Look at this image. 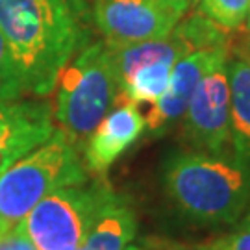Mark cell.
I'll list each match as a JSON object with an SVG mask.
<instances>
[{
	"mask_svg": "<svg viewBox=\"0 0 250 250\" xmlns=\"http://www.w3.org/2000/svg\"><path fill=\"white\" fill-rule=\"evenodd\" d=\"M0 32L26 93L46 97L63 67L89 43L87 9L82 0H0Z\"/></svg>",
	"mask_w": 250,
	"mask_h": 250,
	"instance_id": "6da1fadb",
	"label": "cell"
},
{
	"mask_svg": "<svg viewBox=\"0 0 250 250\" xmlns=\"http://www.w3.org/2000/svg\"><path fill=\"white\" fill-rule=\"evenodd\" d=\"M161 186L188 223L202 228L230 226L250 206V161L230 148L174 150L161 163Z\"/></svg>",
	"mask_w": 250,
	"mask_h": 250,
	"instance_id": "7a4b0ae2",
	"label": "cell"
},
{
	"mask_svg": "<svg viewBox=\"0 0 250 250\" xmlns=\"http://www.w3.org/2000/svg\"><path fill=\"white\" fill-rule=\"evenodd\" d=\"M82 148L63 130L0 172V233L15 230L46 195L87 182Z\"/></svg>",
	"mask_w": 250,
	"mask_h": 250,
	"instance_id": "3957f363",
	"label": "cell"
},
{
	"mask_svg": "<svg viewBox=\"0 0 250 250\" xmlns=\"http://www.w3.org/2000/svg\"><path fill=\"white\" fill-rule=\"evenodd\" d=\"M54 91V125L82 148L121 95L109 46L95 41L80 48L58 74Z\"/></svg>",
	"mask_w": 250,
	"mask_h": 250,
	"instance_id": "277c9868",
	"label": "cell"
},
{
	"mask_svg": "<svg viewBox=\"0 0 250 250\" xmlns=\"http://www.w3.org/2000/svg\"><path fill=\"white\" fill-rule=\"evenodd\" d=\"M113 195L115 191L102 176L91 184L65 186L46 195L19 228L37 250H78Z\"/></svg>",
	"mask_w": 250,
	"mask_h": 250,
	"instance_id": "5b68a950",
	"label": "cell"
},
{
	"mask_svg": "<svg viewBox=\"0 0 250 250\" xmlns=\"http://www.w3.org/2000/svg\"><path fill=\"white\" fill-rule=\"evenodd\" d=\"M224 58L198 80L182 117V139L189 148L223 152L230 146V83Z\"/></svg>",
	"mask_w": 250,
	"mask_h": 250,
	"instance_id": "8992f818",
	"label": "cell"
},
{
	"mask_svg": "<svg viewBox=\"0 0 250 250\" xmlns=\"http://www.w3.org/2000/svg\"><path fill=\"white\" fill-rule=\"evenodd\" d=\"M182 17L158 0H95L93 6V22L111 48L169 36Z\"/></svg>",
	"mask_w": 250,
	"mask_h": 250,
	"instance_id": "52a82bcc",
	"label": "cell"
},
{
	"mask_svg": "<svg viewBox=\"0 0 250 250\" xmlns=\"http://www.w3.org/2000/svg\"><path fill=\"white\" fill-rule=\"evenodd\" d=\"M224 58H228V48L221 46L189 52L172 65L165 95L152 104L150 111L145 117V128L148 130L150 137L167 134L172 126L182 121L198 80Z\"/></svg>",
	"mask_w": 250,
	"mask_h": 250,
	"instance_id": "ba28073f",
	"label": "cell"
},
{
	"mask_svg": "<svg viewBox=\"0 0 250 250\" xmlns=\"http://www.w3.org/2000/svg\"><path fill=\"white\" fill-rule=\"evenodd\" d=\"M52 106L39 100L0 102V172L54 134Z\"/></svg>",
	"mask_w": 250,
	"mask_h": 250,
	"instance_id": "9c48e42d",
	"label": "cell"
},
{
	"mask_svg": "<svg viewBox=\"0 0 250 250\" xmlns=\"http://www.w3.org/2000/svg\"><path fill=\"white\" fill-rule=\"evenodd\" d=\"M143 132L145 115L139 111L137 104L119 97L117 104L82 146V158L87 170L97 176H104Z\"/></svg>",
	"mask_w": 250,
	"mask_h": 250,
	"instance_id": "30bf717a",
	"label": "cell"
},
{
	"mask_svg": "<svg viewBox=\"0 0 250 250\" xmlns=\"http://www.w3.org/2000/svg\"><path fill=\"white\" fill-rule=\"evenodd\" d=\"M137 233L134 208L125 197L115 193L100 209L87 239L82 247L87 250H134L132 243Z\"/></svg>",
	"mask_w": 250,
	"mask_h": 250,
	"instance_id": "8fae6325",
	"label": "cell"
},
{
	"mask_svg": "<svg viewBox=\"0 0 250 250\" xmlns=\"http://www.w3.org/2000/svg\"><path fill=\"white\" fill-rule=\"evenodd\" d=\"M226 71L230 83V143L237 156L250 161V62L228 54Z\"/></svg>",
	"mask_w": 250,
	"mask_h": 250,
	"instance_id": "7c38bea8",
	"label": "cell"
},
{
	"mask_svg": "<svg viewBox=\"0 0 250 250\" xmlns=\"http://www.w3.org/2000/svg\"><path fill=\"white\" fill-rule=\"evenodd\" d=\"M170 69L167 62H150L137 67L123 83H121V99L130 100L134 104H154L165 95L169 87Z\"/></svg>",
	"mask_w": 250,
	"mask_h": 250,
	"instance_id": "4fadbf2b",
	"label": "cell"
},
{
	"mask_svg": "<svg viewBox=\"0 0 250 250\" xmlns=\"http://www.w3.org/2000/svg\"><path fill=\"white\" fill-rule=\"evenodd\" d=\"M198 11L228 32L245 26L250 11V0H198Z\"/></svg>",
	"mask_w": 250,
	"mask_h": 250,
	"instance_id": "5bb4252c",
	"label": "cell"
},
{
	"mask_svg": "<svg viewBox=\"0 0 250 250\" xmlns=\"http://www.w3.org/2000/svg\"><path fill=\"white\" fill-rule=\"evenodd\" d=\"M22 95H26L24 82L13 60V54L0 32V102L22 99Z\"/></svg>",
	"mask_w": 250,
	"mask_h": 250,
	"instance_id": "9a60e30c",
	"label": "cell"
},
{
	"mask_svg": "<svg viewBox=\"0 0 250 250\" xmlns=\"http://www.w3.org/2000/svg\"><path fill=\"white\" fill-rule=\"evenodd\" d=\"M193 250H250V228H235V232L197 245Z\"/></svg>",
	"mask_w": 250,
	"mask_h": 250,
	"instance_id": "2e32d148",
	"label": "cell"
},
{
	"mask_svg": "<svg viewBox=\"0 0 250 250\" xmlns=\"http://www.w3.org/2000/svg\"><path fill=\"white\" fill-rule=\"evenodd\" d=\"M0 250H37L21 228L0 233Z\"/></svg>",
	"mask_w": 250,
	"mask_h": 250,
	"instance_id": "e0dca14e",
	"label": "cell"
},
{
	"mask_svg": "<svg viewBox=\"0 0 250 250\" xmlns=\"http://www.w3.org/2000/svg\"><path fill=\"white\" fill-rule=\"evenodd\" d=\"M158 2L169 6V8L174 9V11H178L180 15H186L189 9L195 8V0H158Z\"/></svg>",
	"mask_w": 250,
	"mask_h": 250,
	"instance_id": "ac0fdd59",
	"label": "cell"
},
{
	"mask_svg": "<svg viewBox=\"0 0 250 250\" xmlns=\"http://www.w3.org/2000/svg\"><path fill=\"white\" fill-rule=\"evenodd\" d=\"M228 54H237V56H243V58H247V60L250 62V34H249V39L241 41L239 45L232 39V41H230Z\"/></svg>",
	"mask_w": 250,
	"mask_h": 250,
	"instance_id": "d6986e66",
	"label": "cell"
},
{
	"mask_svg": "<svg viewBox=\"0 0 250 250\" xmlns=\"http://www.w3.org/2000/svg\"><path fill=\"white\" fill-rule=\"evenodd\" d=\"M239 228H250V211L243 217V221L239 223Z\"/></svg>",
	"mask_w": 250,
	"mask_h": 250,
	"instance_id": "ffe728a7",
	"label": "cell"
},
{
	"mask_svg": "<svg viewBox=\"0 0 250 250\" xmlns=\"http://www.w3.org/2000/svg\"><path fill=\"white\" fill-rule=\"evenodd\" d=\"M247 32L250 34V11H249V17H247Z\"/></svg>",
	"mask_w": 250,
	"mask_h": 250,
	"instance_id": "44dd1931",
	"label": "cell"
},
{
	"mask_svg": "<svg viewBox=\"0 0 250 250\" xmlns=\"http://www.w3.org/2000/svg\"><path fill=\"white\" fill-rule=\"evenodd\" d=\"M78 250H87V249H85V247H80V249H78Z\"/></svg>",
	"mask_w": 250,
	"mask_h": 250,
	"instance_id": "7402d4cb",
	"label": "cell"
},
{
	"mask_svg": "<svg viewBox=\"0 0 250 250\" xmlns=\"http://www.w3.org/2000/svg\"><path fill=\"white\" fill-rule=\"evenodd\" d=\"M197 4H198V0H195V6H197Z\"/></svg>",
	"mask_w": 250,
	"mask_h": 250,
	"instance_id": "603a6c76",
	"label": "cell"
}]
</instances>
